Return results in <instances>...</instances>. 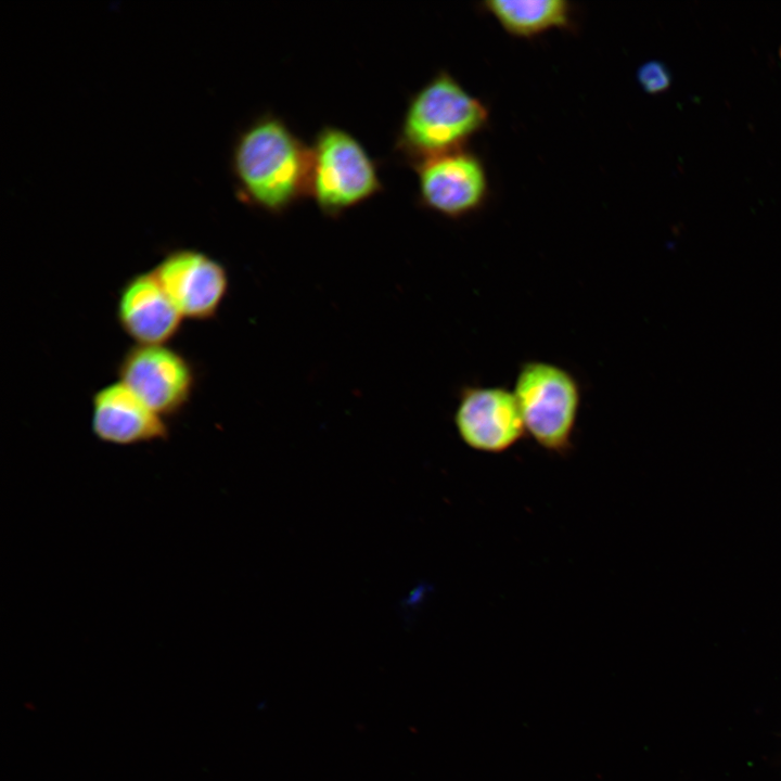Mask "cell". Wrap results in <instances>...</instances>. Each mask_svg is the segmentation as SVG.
<instances>
[{"label": "cell", "mask_w": 781, "mask_h": 781, "mask_svg": "<svg viewBox=\"0 0 781 781\" xmlns=\"http://www.w3.org/2000/svg\"><path fill=\"white\" fill-rule=\"evenodd\" d=\"M231 170L243 202L280 215L309 196L311 146L281 117L265 113L236 137Z\"/></svg>", "instance_id": "cell-1"}, {"label": "cell", "mask_w": 781, "mask_h": 781, "mask_svg": "<svg viewBox=\"0 0 781 781\" xmlns=\"http://www.w3.org/2000/svg\"><path fill=\"white\" fill-rule=\"evenodd\" d=\"M488 120L486 104L450 73L439 71L410 97L395 146L411 165L464 149Z\"/></svg>", "instance_id": "cell-2"}, {"label": "cell", "mask_w": 781, "mask_h": 781, "mask_svg": "<svg viewBox=\"0 0 781 781\" xmlns=\"http://www.w3.org/2000/svg\"><path fill=\"white\" fill-rule=\"evenodd\" d=\"M513 394L526 435L547 452L568 454L582 402L578 377L558 363L528 359L518 366Z\"/></svg>", "instance_id": "cell-3"}, {"label": "cell", "mask_w": 781, "mask_h": 781, "mask_svg": "<svg viewBox=\"0 0 781 781\" xmlns=\"http://www.w3.org/2000/svg\"><path fill=\"white\" fill-rule=\"evenodd\" d=\"M310 146L309 196L324 216L336 218L383 190L377 164L349 131L323 126Z\"/></svg>", "instance_id": "cell-4"}, {"label": "cell", "mask_w": 781, "mask_h": 781, "mask_svg": "<svg viewBox=\"0 0 781 781\" xmlns=\"http://www.w3.org/2000/svg\"><path fill=\"white\" fill-rule=\"evenodd\" d=\"M116 374L119 382L165 419L187 407L196 386L194 366L168 344H133L120 357Z\"/></svg>", "instance_id": "cell-5"}, {"label": "cell", "mask_w": 781, "mask_h": 781, "mask_svg": "<svg viewBox=\"0 0 781 781\" xmlns=\"http://www.w3.org/2000/svg\"><path fill=\"white\" fill-rule=\"evenodd\" d=\"M418 177L421 206L459 220L478 212L489 194V181L481 158L464 149L411 164Z\"/></svg>", "instance_id": "cell-6"}, {"label": "cell", "mask_w": 781, "mask_h": 781, "mask_svg": "<svg viewBox=\"0 0 781 781\" xmlns=\"http://www.w3.org/2000/svg\"><path fill=\"white\" fill-rule=\"evenodd\" d=\"M453 424L464 445L489 454L510 450L526 435L513 390L499 385H462Z\"/></svg>", "instance_id": "cell-7"}, {"label": "cell", "mask_w": 781, "mask_h": 781, "mask_svg": "<svg viewBox=\"0 0 781 781\" xmlns=\"http://www.w3.org/2000/svg\"><path fill=\"white\" fill-rule=\"evenodd\" d=\"M152 270L183 319H215L229 293L225 265L199 249H172Z\"/></svg>", "instance_id": "cell-8"}, {"label": "cell", "mask_w": 781, "mask_h": 781, "mask_svg": "<svg viewBox=\"0 0 781 781\" xmlns=\"http://www.w3.org/2000/svg\"><path fill=\"white\" fill-rule=\"evenodd\" d=\"M90 426L98 440L121 447L166 440L170 434L166 419L119 381L93 393Z\"/></svg>", "instance_id": "cell-9"}, {"label": "cell", "mask_w": 781, "mask_h": 781, "mask_svg": "<svg viewBox=\"0 0 781 781\" xmlns=\"http://www.w3.org/2000/svg\"><path fill=\"white\" fill-rule=\"evenodd\" d=\"M116 320L138 345L168 344L179 332L183 317L153 270L128 278L118 292Z\"/></svg>", "instance_id": "cell-10"}, {"label": "cell", "mask_w": 781, "mask_h": 781, "mask_svg": "<svg viewBox=\"0 0 781 781\" xmlns=\"http://www.w3.org/2000/svg\"><path fill=\"white\" fill-rule=\"evenodd\" d=\"M502 29L530 39L552 29L573 26V4L566 0H490L482 3Z\"/></svg>", "instance_id": "cell-11"}, {"label": "cell", "mask_w": 781, "mask_h": 781, "mask_svg": "<svg viewBox=\"0 0 781 781\" xmlns=\"http://www.w3.org/2000/svg\"><path fill=\"white\" fill-rule=\"evenodd\" d=\"M637 79L646 93L657 94L670 86L671 76L662 62L648 61L638 68Z\"/></svg>", "instance_id": "cell-12"}]
</instances>
